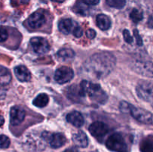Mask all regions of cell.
<instances>
[{"mask_svg":"<svg viewBox=\"0 0 153 152\" xmlns=\"http://www.w3.org/2000/svg\"><path fill=\"white\" fill-rule=\"evenodd\" d=\"M28 1H29V0H21V1H22V3H24V4H27V3L28 2Z\"/></svg>","mask_w":153,"mask_h":152,"instance_id":"36","label":"cell"},{"mask_svg":"<svg viewBox=\"0 0 153 152\" xmlns=\"http://www.w3.org/2000/svg\"><path fill=\"white\" fill-rule=\"evenodd\" d=\"M80 85L85 90V94L88 95V97L92 101L99 104H105L107 101V94L102 89L100 85L88 82L87 80L81 82Z\"/></svg>","mask_w":153,"mask_h":152,"instance_id":"2","label":"cell"},{"mask_svg":"<svg viewBox=\"0 0 153 152\" xmlns=\"http://www.w3.org/2000/svg\"><path fill=\"white\" fill-rule=\"evenodd\" d=\"M5 97V94L4 92H2L1 90H0V98H4Z\"/></svg>","mask_w":153,"mask_h":152,"instance_id":"34","label":"cell"},{"mask_svg":"<svg viewBox=\"0 0 153 152\" xmlns=\"http://www.w3.org/2000/svg\"><path fill=\"white\" fill-rule=\"evenodd\" d=\"M136 92L139 98L152 104L153 107V83L142 81L137 84Z\"/></svg>","mask_w":153,"mask_h":152,"instance_id":"5","label":"cell"},{"mask_svg":"<svg viewBox=\"0 0 153 152\" xmlns=\"http://www.w3.org/2000/svg\"><path fill=\"white\" fill-rule=\"evenodd\" d=\"M89 131L93 137L100 142H102L109 132V128L105 123L97 121L90 125Z\"/></svg>","mask_w":153,"mask_h":152,"instance_id":"7","label":"cell"},{"mask_svg":"<svg viewBox=\"0 0 153 152\" xmlns=\"http://www.w3.org/2000/svg\"><path fill=\"white\" fill-rule=\"evenodd\" d=\"M4 123V119L2 116H0V126H2L3 124Z\"/></svg>","mask_w":153,"mask_h":152,"instance_id":"33","label":"cell"},{"mask_svg":"<svg viewBox=\"0 0 153 152\" xmlns=\"http://www.w3.org/2000/svg\"><path fill=\"white\" fill-rule=\"evenodd\" d=\"M10 144V139L7 136L0 135V148H7Z\"/></svg>","mask_w":153,"mask_h":152,"instance_id":"25","label":"cell"},{"mask_svg":"<svg viewBox=\"0 0 153 152\" xmlns=\"http://www.w3.org/2000/svg\"><path fill=\"white\" fill-rule=\"evenodd\" d=\"M128 113L139 122L146 125H153V114L147 110L134 107L129 104Z\"/></svg>","mask_w":153,"mask_h":152,"instance_id":"4","label":"cell"},{"mask_svg":"<svg viewBox=\"0 0 153 152\" xmlns=\"http://www.w3.org/2000/svg\"><path fill=\"white\" fill-rule=\"evenodd\" d=\"M141 152H153V135H149L143 138L140 143Z\"/></svg>","mask_w":153,"mask_h":152,"instance_id":"18","label":"cell"},{"mask_svg":"<svg viewBox=\"0 0 153 152\" xmlns=\"http://www.w3.org/2000/svg\"><path fill=\"white\" fill-rule=\"evenodd\" d=\"M14 73L18 80L22 82H28L31 78V72L25 66L19 65L15 67Z\"/></svg>","mask_w":153,"mask_h":152,"instance_id":"14","label":"cell"},{"mask_svg":"<svg viewBox=\"0 0 153 152\" xmlns=\"http://www.w3.org/2000/svg\"><path fill=\"white\" fill-rule=\"evenodd\" d=\"M8 37V34H7V30L3 27L0 26V43L5 41Z\"/></svg>","mask_w":153,"mask_h":152,"instance_id":"26","label":"cell"},{"mask_svg":"<svg viewBox=\"0 0 153 152\" xmlns=\"http://www.w3.org/2000/svg\"><path fill=\"white\" fill-rule=\"evenodd\" d=\"M46 18L43 12L40 10L33 13L28 19V24L31 28H40L46 23Z\"/></svg>","mask_w":153,"mask_h":152,"instance_id":"12","label":"cell"},{"mask_svg":"<svg viewBox=\"0 0 153 152\" xmlns=\"http://www.w3.org/2000/svg\"><path fill=\"white\" fill-rule=\"evenodd\" d=\"M131 20L135 23H137L143 19V13L137 9H133L129 14Z\"/></svg>","mask_w":153,"mask_h":152,"instance_id":"24","label":"cell"},{"mask_svg":"<svg viewBox=\"0 0 153 152\" xmlns=\"http://www.w3.org/2000/svg\"><path fill=\"white\" fill-rule=\"evenodd\" d=\"M66 95L67 98L74 102H82V99L86 96L85 90L81 85L73 84L67 87L66 91Z\"/></svg>","mask_w":153,"mask_h":152,"instance_id":"9","label":"cell"},{"mask_svg":"<svg viewBox=\"0 0 153 152\" xmlns=\"http://www.w3.org/2000/svg\"><path fill=\"white\" fill-rule=\"evenodd\" d=\"M123 37L125 41L127 43H133V37L130 35L129 31L127 29H125L123 31Z\"/></svg>","mask_w":153,"mask_h":152,"instance_id":"27","label":"cell"},{"mask_svg":"<svg viewBox=\"0 0 153 152\" xmlns=\"http://www.w3.org/2000/svg\"><path fill=\"white\" fill-rule=\"evenodd\" d=\"M106 3L108 5L114 8L121 9L126 5V0H106Z\"/></svg>","mask_w":153,"mask_h":152,"instance_id":"23","label":"cell"},{"mask_svg":"<svg viewBox=\"0 0 153 152\" xmlns=\"http://www.w3.org/2000/svg\"><path fill=\"white\" fill-rule=\"evenodd\" d=\"M63 152H79V150H78L76 147H71L66 149V150Z\"/></svg>","mask_w":153,"mask_h":152,"instance_id":"32","label":"cell"},{"mask_svg":"<svg viewBox=\"0 0 153 152\" xmlns=\"http://www.w3.org/2000/svg\"><path fill=\"white\" fill-rule=\"evenodd\" d=\"M52 1H55V2H59V3H61L63 2V1H64V0H52Z\"/></svg>","mask_w":153,"mask_h":152,"instance_id":"35","label":"cell"},{"mask_svg":"<svg viewBox=\"0 0 153 152\" xmlns=\"http://www.w3.org/2000/svg\"><path fill=\"white\" fill-rule=\"evenodd\" d=\"M67 122H70V124L76 128H81L84 125L85 119H84L83 116L80 112L73 111L70 113L67 116Z\"/></svg>","mask_w":153,"mask_h":152,"instance_id":"15","label":"cell"},{"mask_svg":"<svg viewBox=\"0 0 153 152\" xmlns=\"http://www.w3.org/2000/svg\"><path fill=\"white\" fill-rule=\"evenodd\" d=\"M134 37L136 38L137 44L138 45V46H142V45H143V41H142V38L140 37V34H139L138 31H137V30H134Z\"/></svg>","mask_w":153,"mask_h":152,"instance_id":"29","label":"cell"},{"mask_svg":"<svg viewBox=\"0 0 153 152\" xmlns=\"http://www.w3.org/2000/svg\"><path fill=\"white\" fill-rule=\"evenodd\" d=\"M46 139L49 140L50 146L53 148H58L62 147L67 142L65 136L61 133L51 134L50 136L46 137Z\"/></svg>","mask_w":153,"mask_h":152,"instance_id":"13","label":"cell"},{"mask_svg":"<svg viewBox=\"0 0 153 152\" xmlns=\"http://www.w3.org/2000/svg\"><path fill=\"white\" fill-rule=\"evenodd\" d=\"M106 147L114 152H128V147L123 135L114 133L106 140Z\"/></svg>","mask_w":153,"mask_h":152,"instance_id":"3","label":"cell"},{"mask_svg":"<svg viewBox=\"0 0 153 152\" xmlns=\"http://www.w3.org/2000/svg\"><path fill=\"white\" fill-rule=\"evenodd\" d=\"M33 50L38 55H44L47 53L50 49V45L46 39L43 37H35L30 40Z\"/></svg>","mask_w":153,"mask_h":152,"instance_id":"8","label":"cell"},{"mask_svg":"<svg viewBox=\"0 0 153 152\" xmlns=\"http://www.w3.org/2000/svg\"><path fill=\"white\" fill-rule=\"evenodd\" d=\"M86 34H87V37H88L89 39H94V37H96V31H94V29H88V31H86Z\"/></svg>","mask_w":153,"mask_h":152,"instance_id":"30","label":"cell"},{"mask_svg":"<svg viewBox=\"0 0 153 152\" xmlns=\"http://www.w3.org/2000/svg\"><path fill=\"white\" fill-rule=\"evenodd\" d=\"M25 116V111L19 106H14L10 109V122L13 126L19 125L23 122Z\"/></svg>","mask_w":153,"mask_h":152,"instance_id":"11","label":"cell"},{"mask_svg":"<svg viewBox=\"0 0 153 152\" xmlns=\"http://www.w3.org/2000/svg\"><path fill=\"white\" fill-rule=\"evenodd\" d=\"M97 25L102 31H105L110 28L111 21L108 16L105 14H99L97 16Z\"/></svg>","mask_w":153,"mask_h":152,"instance_id":"17","label":"cell"},{"mask_svg":"<svg viewBox=\"0 0 153 152\" xmlns=\"http://www.w3.org/2000/svg\"><path fill=\"white\" fill-rule=\"evenodd\" d=\"M82 1L88 5H96L100 2V0H82Z\"/></svg>","mask_w":153,"mask_h":152,"instance_id":"31","label":"cell"},{"mask_svg":"<svg viewBox=\"0 0 153 152\" xmlns=\"http://www.w3.org/2000/svg\"><path fill=\"white\" fill-rule=\"evenodd\" d=\"M116 65V58L110 52H100L92 55L84 64L90 77L100 79L110 74Z\"/></svg>","mask_w":153,"mask_h":152,"instance_id":"1","label":"cell"},{"mask_svg":"<svg viewBox=\"0 0 153 152\" xmlns=\"http://www.w3.org/2000/svg\"><path fill=\"white\" fill-rule=\"evenodd\" d=\"M73 26V22L70 19H61L58 23V29L64 34H69Z\"/></svg>","mask_w":153,"mask_h":152,"instance_id":"19","label":"cell"},{"mask_svg":"<svg viewBox=\"0 0 153 152\" xmlns=\"http://www.w3.org/2000/svg\"><path fill=\"white\" fill-rule=\"evenodd\" d=\"M73 35L76 37H81L83 34V31H82V28H81L80 26H76L74 28H73Z\"/></svg>","mask_w":153,"mask_h":152,"instance_id":"28","label":"cell"},{"mask_svg":"<svg viewBox=\"0 0 153 152\" xmlns=\"http://www.w3.org/2000/svg\"><path fill=\"white\" fill-rule=\"evenodd\" d=\"M131 68L141 75L153 77V63L150 61H136L132 63Z\"/></svg>","mask_w":153,"mask_h":152,"instance_id":"6","label":"cell"},{"mask_svg":"<svg viewBox=\"0 0 153 152\" xmlns=\"http://www.w3.org/2000/svg\"><path fill=\"white\" fill-rule=\"evenodd\" d=\"M49 103V96L45 93H40L33 101V104L37 107H44Z\"/></svg>","mask_w":153,"mask_h":152,"instance_id":"22","label":"cell"},{"mask_svg":"<svg viewBox=\"0 0 153 152\" xmlns=\"http://www.w3.org/2000/svg\"><path fill=\"white\" fill-rule=\"evenodd\" d=\"M11 80V74L7 69L0 66V86L7 85Z\"/></svg>","mask_w":153,"mask_h":152,"instance_id":"20","label":"cell"},{"mask_svg":"<svg viewBox=\"0 0 153 152\" xmlns=\"http://www.w3.org/2000/svg\"><path fill=\"white\" fill-rule=\"evenodd\" d=\"M73 141L76 145L80 148H86L88 145V137L83 131H79L73 134Z\"/></svg>","mask_w":153,"mask_h":152,"instance_id":"16","label":"cell"},{"mask_svg":"<svg viewBox=\"0 0 153 152\" xmlns=\"http://www.w3.org/2000/svg\"><path fill=\"white\" fill-rule=\"evenodd\" d=\"M74 72L73 69L67 66H62L58 69L55 73V80L60 84L67 83L73 78Z\"/></svg>","mask_w":153,"mask_h":152,"instance_id":"10","label":"cell"},{"mask_svg":"<svg viewBox=\"0 0 153 152\" xmlns=\"http://www.w3.org/2000/svg\"><path fill=\"white\" fill-rule=\"evenodd\" d=\"M57 56L63 61H70L75 57V52L70 49H62L57 52Z\"/></svg>","mask_w":153,"mask_h":152,"instance_id":"21","label":"cell"}]
</instances>
